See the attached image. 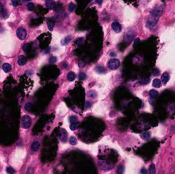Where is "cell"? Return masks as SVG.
<instances>
[{
    "instance_id": "obj_1",
    "label": "cell",
    "mask_w": 175,
    "mask_h": 174,
    "mask_svg": "<svg viewBox=\"0 0 175 174\" xmlns=\"http://www.w3.org/2000/svg\"><path fill=\"white\" fill-rule=\"evenodd\" d=\"M163 11V4H158L156 5L151 12V16L149 17L147 27L152 29L154 28L158 22L159 18L161 15Z\"/></svg>"
},
{
    "instance_id": "obj_2",
    "label": "cell",
    "mask_w": 175,
    "mask_h": 174,
    "mask_svg": "<svg viewBox=\"0 0 175 174\" xmlns=\"http://www.w3.org/2000/svg\"><path fill=\"white\" fill-rule=\"evenodd\" d=\"M98 164L99 168L102 170H104V171H106L111 170L112 169L114 168V164H113L102 160H98Z\"/></svg>"
},
{
    "instance_id": "obj_3",
    "label": "cell",
    "mask_w": 175,
    "mask_h": 174,
    "mask_svg": "<svg viewBox=\"0 0 175 174\" xmlns=\"http://www.w3.org/2000/svg\"><path fill=\"white\" fill-rule=\"evenodd\" d=\"M22 127L23 129H27L30 128L31 125V119L29 116L25 115L22 118Z\"/></svg>"
},
{
    "instance_id": "obj_4",
    "label": "cell",
    "mask_w": 175,
    "mask_h": 174,
    "mask_svg": "<svg viewBox=\"0 0 175 174\" xmlns=\"http://www.w3.org/2000/svg\"><path fill=\"white\" fill-rule=\"evenodd\" d=\"M120 61H119V60L116 58L110 60L108 63V67L112 70H117L120 67Z\"/></svg>"
},
{
    "instance_id": "obj_5",
    "label": "cell",
    "mask_w": 175,
    "mask_h": 174,
    "mask_svg": "<svg viewBox=\"0 0 175 174\" xmlns=\"http://www.w3.org/2000/svg\"><path fill=\"white\" fill-rule=\"evenodd\" d=\"M16 35L19 39L21 41H23L27 36V31L24 28H19L16 31Z\"/></svg>"
},
{
    "instance_id": "obj_6",
    "label": "cell",
    "mask_w": 175,
    "mask_h": 174,
    "mask_svg": "<svg viewBox=\"0 0 175 174\" xmlns=\"http://www.w3.org/2000/svg\"><path fill=\"white\" fill-rule=\"evenodd\" d=\"M112 28L116 33H119L121 31V26L118 22H114L112 24Z\"/></svg>"
},
{
    "instance_id": "obj_7",
    "label": "cell",
    "mask_w": 175,
    "mask_h": 174,
    "mask_svg": "<svg viewBox=\"0 0 175 174\" xmlns=\"http://www.w3.org/2000/svg\"><path fill=\"white\" fill-rule=\"evenodd\" d=\"M60 139L62 142H66L67 140V131L65 129H61L60 130Z\"/></svg>"
},
{
    "instance_id": "obj_8",
    "label": "cell",
    "mask_w": 175,
    "mask_h": 174,
    "mask_svg": "<svg viewBox=\"0 0 175 174\" xmlns=\"http://www.w3.org/2000/svg\"><path fill=\"white\" fill-rule=\"evenodd\" d=\"M170 79V75L168 72H164L161 76V82L164 85H165Z\"/></svg>"
},
{
    "instance_id": "obj_9",
    "label": "cell",
    "mask_w": 175,
    "mask_h": 174,
    "mask_svg": "<svg viewBox=\"0 0 175 174\" xmlns=\"http://www.w3.org/2000/svg\"><path fill=\"white\" fill-rule=\"evenodd\" d=\"M27 58L23 55H21L18 58L17 60V63L20 66H24L27 63Z\"/></svg>"
},
{
    "instance_id": "obj_10",
    "label": "cell",
    "mask_w": 175,
    "mask_h": 174,
    "mask_svg": "<svg viewBox=\"0 0 175 174\" xmlns=\"http://www.w3.org/2000/svg\"><path fill=\"white\" fill-rule=\"evenodd\" d=\"M40 147V144L37 141H34L31 144V148L33 152H37Z\"/></svg>"
},
{
    "instance_id": "obj_11",
    "label": "cell",
    "mask_w": 175,
    "mask_h": 174,
    "mask_svg": "<svg viewBox=\"0 0 175 174\" xmlns=\"http://www.w3.org/2000/svg\"><path fill=\"white\" fill-rule=\"evenodd\" d=\"M151 136V133L149 131H146L142 133L140 135V137L143 140H148Z\"/></svg>"
},
{
    "instance_id": "obj_12",
    "label": "cell",
    "mask_w": 175,
    "mask_h": 174,
    "mask_svg": "<svg viewBox=\"0 0 175 174\" xmlns=\"http://www.w3.org/2000/svg\"><path fill=\"white\" fill-rule=\"evenodd\" d=\"M152 85L155 88H159L161 86V82L158 79H155L153 81Z\"/></svg>"
},
{
    "instance_id": "obj_13",
    "label": "cell",
    "mask_w": 175,
    "mask_h": 174,
    "mask_svg": "<svg viewBox=\"0 0 175 174\" xmlns=\"http://www.w3.org/2000/svg\"><path fill=\"white\" fill-rule=\"evenodd\" d=\"M55 2L53 1H46V6L50 9H53L55 7Z\"/></svg>"
},
{
    "instance_id": "obj_14",
    "label": "cell",
    "mask_w": 175,
    "mask_h": 174,
    "mask_svg": "<svg viewBox=\"0 0 175 174\" xmlns=\"http://www.w3.org/2000/svg\"><path fill=\"white\" fill-rule=\"evenodd\" d=\"M3 70L5 72H9L11 70V66L9 63H4L3 66Z\"/></svg>"
},
{
    "instance_id": "obj_15",
    "label": "cell",
    "mask_w": 175,
    "mask_h": 174,
    "mask_svg": "<svg viewBox=\"0 0 175 174\" xmlns=\"http://www.w3.org/2000/svg\"><path fill=\"white\" fill-rule=\"evenodd\" d=\"M76 78V75L74 72H70L67 75V79L69 81H73Z\"/></svg>"
},
{
    "instance_id": "obj_16",
    "label": "cell",
    "mask_w": 175,
    "mask_h": 174,
    "mask_svg": "<svg viewBox=\"0 0 175 174\" xmlns=\"http://www.w3.org/2000/svg\"><path fill=\"white\" fill-rule=\"evenodd\" d=\"M158 92L155 89H152L149 92V95L152 98H155L158 95Z\"/></svg>"
},
{
    "instance_id": "obj_17",
    "label": "cell",
    "mask_w": 175,
    "mask_h": 174,
    "mask_svg": "<svg viewBox=\"0 0 175 174\" xmlns=\"http://www.w3.org/2000/svg\"><path fill=\"white\" fill-rule=\"evenodd\" d=\"M71 40V37L70 36H67L65 38H64V39H63L61 41V45L63 46H65L66 45H68V43H69V42Z\"/></svg>"
},
{
    "instance_id": "obj_18",
    "label": "cell",
    "mask_w": 175,
    "mask_h": 174,
    "mask_svg": "<svg viewBox=\"0 0 175 174\" xmlns=\"http://www.w3.org/2000/svg\"><path fill=\"white\" fill-rule=\"evenodd\" d=\"M124 171H125V167L122 165H119L117 168L116 174H123Z\"/></svg>"
},
{
    "instance_id": "obj_19",
    "label": "cell",
    "mask_w": 175,
    "mask_h": 174,
    "mask_svg": "<svg viewBox=\"0 0 175 174\" xmlns=\"http://www.w3.org/2000/svg\"><path fill=\"white\" fill-rule=\"evenodd\" d=\"M79 127V123L76 122L71 123L70 125V129L72 131H74L75 130H77Z\"/></svg>"
},
{
    "instance_id": "obj_20",
    "label": "cell",
    "mask_w": 175,
    "mask_h": 174,
    "mask_svg": "<svg viewBox=\"0 0 175 174\" xmlns=\"http://www.w3.org/2000/svg\"><path fill=\"white\" fill-rule=\"evenodd\" d=\"M47 25L48 28L50 31H52L54 26V22L52 20H48L47 21Z\"/></svg>"
},
{
    "instance_id": "obj_21",
    "label": "cell",
    "mask_w": 175,
    "mask_h": 174,
    "mask_svg": "<svg viewBox=\"0 0 175 174\" xmlns=\"http://www.w3.org/2000/svg\"><path fill=\"white\" fill-rule=\"evenodd\" d=\"M95 71L97 72L99 74H104V72H106L105 68L104 67L101 66H97L95 68Z\"/></svg>"
},
{
    "instance_id": "obj_22",
    "label": "cell",
    "mask_w": 175,
    "mask_h": 174,
    "mask_svg": "<svg viewBox=\"0 0 175 174\" xmlns=\"http://www.w3.org/2000/svg\"><path fill=\"white\" fill-rule=\"evenodd\" d=\"M78 78L79 80L81 81H83L86 79L87 76L85 72H80L78 75Z\"/></svg>"
},
{
    "instance_id": "obj_23",
    "label": "cell",
    "mask_w": 175,
    "mask_h": 174,
    "mask_svg": "<svg viewBox=\"0 0 175 174\" xmlns=\"http://www.w3.org/2000/svg\"><path fill=\"white\" fill-rule=\"evenodd\" d=\"M155 166L154 164H151L149 168V174H155Z\"/></svg>"
},
{
    "instance_id": "obj_24",
    "label": "cell",
    "mask_w": 175,
    "mask_h": 174,
    "mask_svg": "<svg viewBox=\"0 0 175 174\" xmlns=\"http://www.w3.org/2000/svg\"><path fill=\"white\" fill-rule=\"evenodd\" d=\"M88 96L90 97L95 98L97 96V92L95 91H94V90H90V91L88 92Z\"/></svg>"
},
{
    "instance_id": "obj_25",
    "label": "cell",
    "mask_w": 175,
    "mask_h": 174,
    "mask_svg": "<svg viewBox=\"0 0 175 174\" xmlns=\"http://www.w3.org/2000/svg\"><path fill=\"white\" fill-rule=\"evenodd\" d=\"M69 143L71 144L74 146V145H76L77 143V139H76L75 137L74 136H71L70 138V140H69Z\"/></svg>"
},
{
    "instance_id": "obj_26",
    "label": "cell",
    "mask_w": 175,
    "mask_h": 174,
    "mask_svg": "<svg viewBox=\"0 0 175 174\" xmlns=\"http://www.w3.org/2000/svg\"><path fill=\"white\" fill-rule=\"evenodd\" d=\"M75 8V5L73 3H70L69 5V10L70 12H72L74 11Z\"/></svg>"
},
{
    "instance_id": "obj_27",
    "label": "cell",
    "mask_w": 175,
    "mask_h": 174,
    "mask_svg": "<svg viewBox=\"0 0 175 174\" xmlns=\"http://www.w3.org/2000/svg\"><path fill=\"white\" fill-rule=\"evenodd\" d=\"M6 172L8 174H14L16 173L15 170L10 167H8L6 168Z\"/></svg>"
},
{
    "instance_id": "obj_28",
    "label": "cell",
    "mask_w": 175,
    "mask_h": 174,
    "mask_svg": "<svg viewBox=\"0 0 175 174\" xmlns=\"http://www.w3.org/2000/svg\"><path fill=\"white\" fill-rule=\"evenodd\" d=\"M69 121H70V122L71 123L77 122V121H78V118L76 117V116H71V117H70V118H69Z\"/></svg>"
},
{
    "instance_id": "obj_29",
    "label": "cell",
    "mask_w": 175,
    "mask_h": 174,
    "mask_svg": "<svg viewBox=\"0 0 175 174\" xmlns=\"http://www.w3.org/2000/svg\"><path fill=\"white\" fill-rule=\"evenodd\" d=\"M28 9L29 11H32L34 8V4L33 3H29L27 5Z\"/></svg>"
},
{
    "instance_id": "obj_30",
    "label": "cell",
    "mask_w": 175,
    "mask_h": 174,
    "mask_svg": "<svg viewBox=\"0 0 175 174\" xmlns=\"http://www.w3.org/2000/svg\"><path fill=\"white\" fill-rule=\"evenodd\" d=\"M149 81L150 80L149 79H148V78H144L142 79L141 81H140V83L141 84H147L149 82Z\"/></svg>"
},
{
    "instance_id": "obj_31",
    "label": "cell",
    "mask_w": 175,
    "mask_h": 174,
    "mask_svg": "<svg viewBox=\"0 0 175 174\" xmlns=\"http://www.w3.org/2000/svg\"><path fill=\"white\" fill-rule=\"evenodd\" d=\"M32 106V104L31 103H27L26 105H25V109H26L27 111H29L30 110V109L31 108Z\"/></svg>"
},
{
    "instance_id": "obj_32",
    "label": "cell",
    "mask_w": 175,
    "mask_h": 174,
    "mask_svg": "<svg viewBox=\"0 0 175 174\" xmlns=\"http://www.w3.org/2000/svg\"><path fill=\"white\" fill-rule=\"evenodd\" d=\"M86 65V62H85L84 61L80 60L78 62V66L80 68H82L83 67H85Z\"/></svg>"
},
{
    "instance_id": "obj_33",
    "label": "cell",
    "mask_w": 175,
    "mask_h": 174,
    "mask_svg": "<svg viewBox=\"0 0 175 174\" xmlns=\"http://www.w3.org/2000/svg\"><path fill=\"white\" fill-rule=\"evenodd\" d=\"M34 173V169L32 167H29L26 171V174H33Z\"/></svg>"
},
{
    "instance_id": "obj_34",
    "label": "cell",
    "mask_w": 175,
    "mask_h": 174,
    "mask_svg": "<svg viewBox=\"0 0 175 174\" xmlns=\"http://www.w3.org/2000/svg\"><path fill=\"white\" fill-rule=\"evenodd\" d=\"M57 61V58L55 57H52L50 59V61L51 63H55Z\"/></svg>"
},
{
    "instance_id": "obj_35",
    "label": "cell",
    "mask_w": 175,
    "mask_h": 174,
    "mask_svg": "<svg viewBox=\"0 0 175 174\" xmlns=\"http://www.w3.org/2000/svg\"><path fill=\"white\" fill-rule=\"evenodd\" d=\"M12 3L14 6H17L20 4V1H17V0H16V1H12Z\"/></svg>"
},
{
    "instance_id": "obj_36",
    "label": "cell",
    "mask_w": 175,
    "mask_h": 174,
    "mask_svg": "<svg viewBox=\"0 0 175 174\" xmlns=\"http://www.w3.org/2000/svg\"><path fill=\"white\" fill-rule=\"evenodd\" d=\"M140 173L141 174H148V171L146 169L142 168L141 169Z\"/></svg>"
},
{
    "instance_id": "obj_37",
    "label": "cell",
    "mask_w": 175,
    "mask_h": 174,
    "mask_svg": "<svg viewBox=\"0 0 175 174\" xmlns=\"http://www.w3.org/2000/svg\"><path fill=\"white\" fill-rule=\"evenodd\" d=\"M91 103L90 101H87V102H86V104H85V107L86 109H88L91 106Z\"/></svg>"
},
{
    "instance_id": "obj_38",
    "label": "cell",
    "mask_w": 175,
    "mask_h": 174,
    "mask_svg": "<svg viewBox=\"0 0 175 174\" xmlns=\"http://www.w3.org/2000/svg\"><path fill=\"white\" fill-rule=\"evenodd\" d=\"M116 55H117L116 53L114 52H112L110 54V56L111 57H115V56H116Z\"/></svg>"
},
{
    "instance_id": "obj_39",
    "label": "cell",
    "mask_w": 175,
    "mask_h": 174,
    "mask_svg": "<svg viewBox=\"0 0 175 174\" xmlns=\"http://www.w3.org/2000/svg\"><path fill=\"white\" fill-rule=\"evenodd\" d=\"M3 11V6L2 4L0 2V13H2Z\"/></svg>"
},
{
    "instance_id": "obj_40",
    "label": "cell",
    "mask_w": 175,
    "mask_h": 174,
    "mask_svg": "<svg viewBox=\"0 0 175 174\" xmlns=\"http://www.w3.org/2000/svg\"><path fill=\"white\" fill-rule=\"evenodd\" d=\"M139 41V38H136L135 40L134 41V46H135L136 45V43H137Z\"/></svg>"
},
{
    "instance_id": "obj_41",
    "label": "cell",
    "mask_w": 175,
    "mask_h": 174,
    "mask_svg": "<svg viewBox=\"0 0 175 174\" xmlns=\"http://www.w3.org/2000/svg\"><path fill=\"white\" fill-rule=\"evenodd\" d=\"M96 2L98 3V4H99V5H101L102 2H103V1H96Z\"/></svg>"
},
{
    "instance_id": "obj_42",
    "label": "cell",
    "mask_w": 175,
    "mask_h": 174,
    "mask_svg": "<svg viewBox=\"0 0 175 174\" xmlns=\"http://www.w3.org/2000/svg\"></svg>"
}]
</instances>
